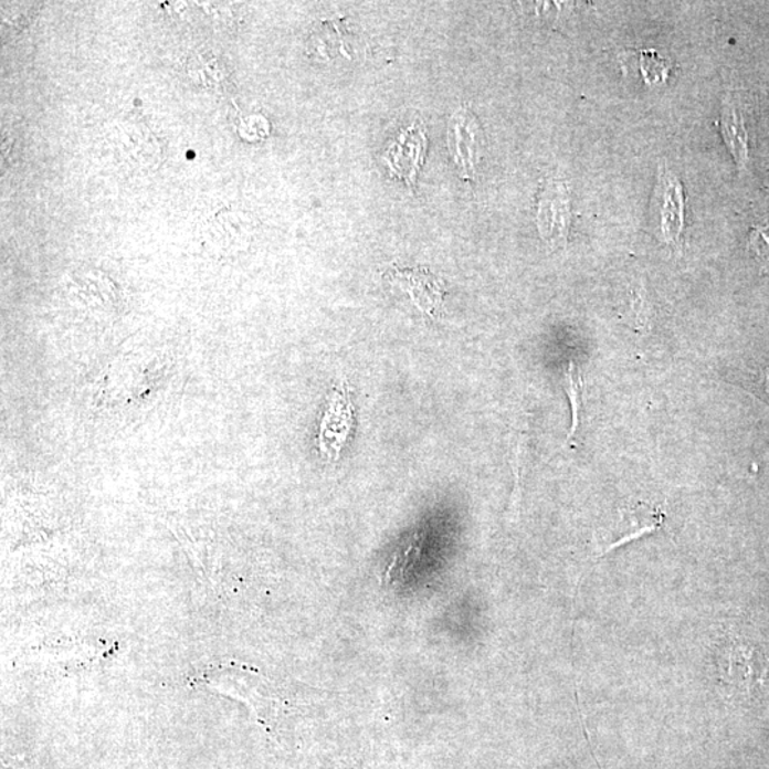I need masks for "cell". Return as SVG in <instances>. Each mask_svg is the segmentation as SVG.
<instances>
[{
    "instance_id": "obj_1",
    "label": "cell",
    "mask_w": 769,
    "mask_h": 769,
    "mask_svg": "<svg viewBox=\"0 0 769 769\" xmlns=\"http://www.w3.org/2000/svg\"><path fill=\"white\" fill-rule=\"evenodd\" d=\"M724 684L739 694L751 695L767 678V659L761 650L742 641L729 643L719 659Z\"/></svg>"
},
{
    "instance_id": "obj_2",
    "label": "cell",
    "mask_w": 769,
    "mask_h": 769,
    "mask_svg": "<svg viewBox=\"0 0 769 769\" xmlns=\"http://www.w3.org/2000/svg\"><path fill=\"white\" fill-rule=\"evenodd\" d=\"M654 191L653 211L657 215L663 241L673 249H683L684 196L677 177L667 167H660Z\"/></svg>"
},
{
    "instance_id": "obj_3",
    "label": "cell",
    "mask_w": 769,
    "mask_h": 769,
    "mask_svg": "<svg viewBox=\"0 0 769 769\" xmlns=\"http://www.w3.org/2000/svg\"><path fill=\"white\" fill-rule=\"evenodd\" d=\"M354 408L347 384L343 383L329 399L320 425L319 446L329 461H338L343 447L351 436L354 428Z\"/></svg>"
},
{
    "instance_id": "obj_4",
    "label": "cell",
    "mask_w": 769,
    "mask_h": 769,
    "mask_svg": "<svg viewBox=\"0 0 769 769\" xmlns=\"http://www.w3.org/2000/svg\"><path fill=\"white\" fill-rule=\"evenodd\" d=\"M387 277L389 283L405 291L421 313L431 318H439L445 294L442 281L426 271L411 270L391 271Z\"/></svg>"
},
{
    "instance_id": "obj_5",
    "label": "cell",
    "mask_w": 769,
    "mask_h": 769,
    "mask_svg": "<svg viewBox=\"0 0 769 769\" xmlns=\"http://www.w3.org/2000/svg\"><path fill=\"white\" fill-rule=\"evenodd\" d=\"M449 149L462 176L470 179L477 165V123L466 108L457 112L449 123Z\"/></svg>"
},
{
    "instance_id": "obj_6",
    "label": "cell",
    "mask_w": 769,
    "mask_h": 769,
    "mask_svg": "<svg viewBox=\"0 0 769 769\" xmlns=\"http://www.w3.org/2000/svg\"><path fill=\"white\" fill-rule=\"evenodd\" d=\"M537 220L545 240L554 245L565 243L569 229V201L566 199L565 190L557 187L545 190Z\"/></svg>"
},
{
    "instance_id": "obj_7",
    "label": "cell",
    "mask_w": 769,
    "mask_h": 769,
    "mask_svg": "<svg viewBox=\"0 0 769 769\" xmlns=\"http://www.w3.org/2000/svg\"><path fill=\"white\" fill-rule=\"evenodd\" d=\"M423 152H425V136L417 127H411L408 128L407 133H403L401 139L396 145L391 146L384 160L389 162V167H391L393 172L401 170L402 162L407 160L403 179L409 185H413Z\"/></svg>"
},
{
    "instance_id": "obj_8",
    "label": "cell",
    "mask_w": 769,
    "mask_h": 769,
    "mask_svg": "<svg viewBox=\"0 0 769 769\" xmlns=\"http://www.w3.org/2000/svg\"><path fill=\"white\" fill-rule=\"evenodd\" d=\"M663 515L662 512L657 509H652V507L640 506L635 509H629L621 512V517L618 525V534L613 541H611L604 554L615 549L621 545L628 544L630 540L639 539V537L652 531L657 530L660 525H662Z\"/></svg>"
},
{
    "instance_id": "obj_9",
    "label": "cell",
    "mask_w": 769,
    "mask_h": 769,
    "mask_svg": "<svg viewBox=\"0 0 769 769\" xmlns=\"http://www.w3.org/2000/svg\"><path fill=\"white\" fill-rule=\"evenodd\" d=\"M719 126H721L724 139L727 141L734 159L737 160L739 166H742L747 161L748 147L747 133L746 128H744L741 115L733 106L724 107Z\"/></svg>"
},
{
    "instance_id": "obj_10",
    "label": "cell",
    "mask_w": 769,
    "mask_h": 769,
    "mask_svg": "<svg viewBox=\"0 0 769 769\" xmlns=\"http://www.w3.org/2000/svg\"><path fill=\"white\" fill-rule=\"evenodd\" d=\"M583 377H581L580 369L575 362H570L565 371V389L567 397H569L571 413H573L569 438L573 436L580 426L581 411H583Z\"/></svg>"
},
{
    "instance_id": "obj_11",
    "label": "cell",
    "mask_w": 769,
    "mask_h": 769,
    "mask_svg": "<svg viewBox=\"0 0 769 769\" xmlns=\"http://www.w3.org/2000/svg\"><path fill=\"white\" fill-rule=\"evenodd\" d=\"M639 59L640 71L643 73L644 81L647 82L649 85H655V83L665 81L670 66L657 53L654 51H643L639 53Z\"/></svg>"
},
{
    "instance_id": "obj_12",
    "label": "cell",
    "mask_w": 769,
    "mask_h": 769,
    "mask_svg": "<svg viewBox=\"0 0 769 769\" xmlns=\"http://www.w3.org/2000/svg\"><path fill=\"white\" fill-rule=\"evenodd\" d=\"M749 249L757 255L759 264L769 268V223L754 227L749 234Z\"/></svg>"
},
{
    "instance_id": "obj_13",
    "label": "cell",
    "mask_w": 769,
    "mask_h": 769,
    "mask_svg": "<svg viewBox=\"0 0 769 769\" xmlns=\"http://www.w3.org/2000/svg\"><path fill=\"white\" fill-rule=\"evenodd\" d=\"M766 393H767V397L769 399V368L767 369V373H766Z\"/></svg>"
}]
</instances>
